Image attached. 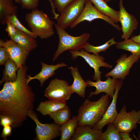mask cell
<instances>
[{"label":"cell","mask_w":140,"mask_h":140,"mask_svg":"<svg viewBox=\"0 0 140 140\" xmlns=\"http://www.w3.org/2000/svg\"><path fill=\"white\" fill-rule=\"evenodd\" d=\"M28 69L23 65L17 71L16 80L4 83L0 91V116L10 117L13 128L21 127L33 108L35 95L27 83Z\"/></svg>","instance_id":"cell-1"},{"label":"cell","mask_w":140,"mask_h":140,"mask_svg":"<svg viewBox=\"0 0 140 140\" xmlns=\"http://www.w3.org/2000/svg\"><path fill=\"white\" fill-rule=\"evenodd\" d=\"M110 103L109 95H103L96 101L86 99L79 108L78 125H88L93 128L102 117Z\"/></svg>","instance_id":"cell-2"},{"label":"cell","mask_w":140,"mask_h":140,"mask_svg":"<svg viewBox=\"0 0 140 140\" xmlns=\"http://www.w3.org/2000/svg\"><path fill=\"white\" fill-rule=\"evenodd\" d=\"M25 19L31 31L37 37L46 39L54 34V22L43 11L32 10L26 14Z\"/></svg>","instance_id":"cell-3"},{"label":"cell","mask_w":140,"mask_h":140,"mask_svg":"<svg viewBox=\"0 0 140 140\" xmlns=\"http://www.w3.org/2000/svg\"><path fill=\"white\" fill-rule=\"evenodd\" d=\"M53 23L58 36L59 42L57 49L53 55V62L65 51H79L83 48L90 37V33L85 32L78 36H72L69 34L65 29L54 22Z\"/></svg>","instance_id":"cell-4"},{"label":"cell","mask_w":140,"mask_h":140,"mask_svg":"<svg viewBox=\"0 0 140 140\" xmlns=\"http://www.w3.org/2000/svg\"><path fill=\"white\" fill-rule=\"evenodd\" d=\"M140 121V110L137 111L134 109L128 112L126 106L124 105L113 123L120 132L130 133L137 128Z\"/></svg>","instance_id":"cell-5"},{"label":"cell","mask_w":140,"mask_h":140,"mask_svg":"<svg viewBox=\"0 0 140 140\" xmlns=\"http://www.w3.org/2000/svg\"><path fill=\"white\" fill-rule=\"evenodd\" d=\"M87 0H75L68 5L57 19V24L65 29L79 16Z\"/></svg>","instance_id":"cell-6"},{"label":"cell","mask_w":140,"mask_h":140,"mask_svg":"<svg viewBox=\"0 0 140 140\" xmlns=\"http://www.w3.org/2000/svg\"><path fill=\"white\" fill-rule=\"evenodd\" d=\"M29 117L35 122L36 140H51L61 135V126L55 122L51 124H43L39 120L37 116L32 110L28 114Z\"/></svg>","instance_id":"cell-7"},{"label":"cell","mask_w":140,"mask_h":140,"mask_svg":"<svg viewBox=\"0 0 140 140\" xmlns=\"http://www.w3.org/2000/svg\"><path fill=\"white\" fill-rule=\"evenodd\" d=\"M72 58L76 59L78 57H82L90 67L94 69V74L93 79L96 81L101 80V75L102 72L100 71V67H103L110 68H113L111 65L104 62L105 58L99 54L95 55L91 54L85 51L83 49L79 51L70 50Z\"/></svg>","instance_id":"cell-8"},{"label":"cell","mask_w":140,"mask_h":140,"mask_svg":"<svg viewBox=\"0 0 140 140\" xmlns=\"http://www.w3.org/2000/svg\"><path fill=\"white\" fill-rule=\"evenodd\" d=\"M49 100L66 101L72 94L70 86L65 81L55 78L50 82L44 92Z\"/></svg>","instance_id":"cell-9"},{"label":"cell","mask_w":140,"mask_h":140,"mask_svg":"<svg viewBox=\"0 0 140 140\" xmlns=\"http://www.w3.org/2000/svg\"><path fill=\"white\" fill-rule=\"evenodd\" d=\"M97 19H100L106 22L117 30H121V28L116 24L108 16L103 14L93 5L90 0H87L84 8L79 17L70 26L71 29L75 28L79 23L84 21L91 22Z\"/></svg>","instance_id":"cell-10"},{"label":"cell","mask_w":140,"mask_h":140,"mask_svg":"<svg viewBox=\"0 0 140 140\" xmlns=\"http://www.w3.org/2000/svg\"><path fill=\"white\" fill-rule=\"evenodd\" d=\"M139 58L132 54L128 56L126 54L122 55L115 62L116 65L111 71L106 73V77L123 80L129 74L130 69L134 64L138 61Z\"/></svg>","instance_id":"cell-11"},{"label":"cell","mask_w":140,"mask_h":140,"mask_svg":"<svg viewBox=\"0 0 140 140\" xmlns=\"http://www.w3.org/2000/svg\"><path fill=\"white\" fill-rule=\"evenodd\" d=\"M123 2V0L119 2L118 19L122 26V34L121 38L126 40L129 39L134 31L137 28L139 23L135 17L126 10Z\"/></svg>","instance_id":"cell-12"},{"label":"cell","mask_w":140,"mask_h":140,"mask_svg":"<svg viewBox=\"0 0 140 140\" xmlns=\"http://www.w3.org/2000/svg\"><path fill=\"white\" fill-rule=\"evenodd\" d=\"M123 84L122 80H117L114 94L112 101L107 108L102 117L92 128L96 130H102L106 125L113 123L118 113L117 110L116 102L120 90Z\"/></svg>","instance_id":"cell-13"},{"label":"cell","mask_w":140,"mask_h":140,"mask_svg":"<svg viewBox=\"0 0 140 140\" xmlns=\"http://www.w3.org/2000/svg\"><path fill=\"white\" fill-rule=\"evenodd\" d=\"M2 47L8 52L10 58L15 62L19 68L25 64L30 53L17 43L10 39L5 42Z\"/></svg>","instance_id":"cell-14"},{"label":"cell","mask_w":140,"mask_h":140,"mask_svg":"<svg viewBox=\"0 0 140 140\" xmlns=\"http://www.w3.org/2000/svg\"><path fill=\"white\" fill-rule=\"evenodd\" d=\"M107 77V79L104 81L101 80L95 82L90 80L86 81L89 86L94 87L96 88L94 92L90 93L89 98L94 95H96L101 93L104 92L109 95L110 99H112L115 92L117 80L111 78L109 76Z\"/></svg>","instance_id":"cell-15"},{"label":"cell","mask_w":140,"mask_h":140,"mask_svg":"<svg viewBox=\"0 0 140 140\" xmlns=\"http://www.w3.org/2000/svg\"><path fill=\"white\" fill-rule=\"evenodd\" d=\"M42 68L40 71L33 76L29 75L27 76L26 82L28 84L31 80L37 79L40 82V86L41 87L46 80L53 76L55 73V71L59 68L66 66L67 65L63 62L55 65H49L42 61H40Z\"/></svg>","instance_id":"cell-16"},{"label":"cell","mask_w":140,"mask_h":140,"mask_svg":"<svg viewBox=\"0 0 140 140\" xmlns=\"http://www.w3.org/2000/svg\"><path fill=\"white\" fill-rule=\"evenodd\" d=\"M102 131L88 125H78L71 140H100Z\"/></svg>","instance_id":"cell-17"},{"label":"cell","mask_w":140,"mask_h":140,"mask_svg":"<svg viewBox=\"0 0 140 140\" xmlns=\"http://www.w3.org/2000/svg\"><path fill=\"white\" fill-rule=\"evenodd\" d=\"M69 68L71 70L74 79L72 84L70 86L72 93H76L80 96L85 98L86 88L87 87L89 86V85L79 73L77 66L75 67L71 66Z\"/></svg>","instance_id":"cell-18"},{"label":"cell","mask_w":140,"mask_h":140,"mask_svg":"<svg viewBox=\"0 0 140 140\" xmlns=\"http://www.w3.org/2000/svg\"><path fill=\"white\" fill-rule=\"evenodd\" d=\"M18 30L16 34L11 37V39L29 53L38 46L35 38L25 32Z\"/></svg>","instance_id":"cell-19"},{"label":"cell","mask_w":140,"mask_h":140,"mask_svg":"<svg viewBox=\"0 0 140 140\" xmlns=\"http://www.w3.org/2000/svg\"><path fill=\"white\" fill-rule=\"evenodd\" d=\"M66 106V101L49 100L40 102L36 110L45 116L49 115Z\"/></svg>","instance_id":"cell-20"},{"label":"cell","mask_w":140,"mask_h":140,"mask_svg":"<svg viewBox=\"0 0 140 140\" xmlns=\"http://www.w3.org/2000/svg\"><path fill=\"white\" fill-rule=\"evenodd\" d=\"M17 7L14 5L13 0H0V23L6 24L9 17L16 14Z\"/></svg>","instance_id":"cell-21"},{"label":"cell","mask_w":140,"mask_h":140,"mask_svg":"<svg viewBox=\"0 0 140 140\" xmlns=\"http://www.w3.org/2000/svg\"><path fill=\"white\" fill-rule=\"evenodd\" d=\"M5 68L0 84L8 82L15 81L17 78V71L19 68L16 64L10 59H9L4 65Z\"/></svg>","instance_id":"cell-22"},{"label":"cell","mask_w":140,"mask_h":140,"mask_svg":"<svg viewBox=\"0 0 140 140\" xmlns=\"http://www.w3.org/2000/svg\"><path fill=\"white\" fill-rule=\"evenodd\" d=\"M95 8L100 12L108 16L115 23L118 21L119 11L109 6L103 0H90Z\"/></svg>","instance_id":"cell-23"},{"label":"cell","mask_w":140,"mask_h":140,"mask_svg":"<svg viewBox=\"0 0 140 140\" xmlns=\"http://www.w3.org/2000/svg\"><path fill=\"white\" fill-rule=\"evenodd\" d=\"M78 125L77 116H73L66 123L61 126L60 140H70Z\"/></svg>","instance_id":"cell-24"},{"label":"cell","mask_w":140,"mask_h":140,"mask_svg":"<svg viewBox=\"0 0 140 140\" xmlns=\"http://www.w3.org/2000/svg\"><path fill=\"white\" fill-rule=\"evenodd\" d=\"M49 115L54 120V122L61 126L70 119L71 110L66 106Z\"/></svg>","instance_id":"cell-25"},{"label":"cell","mask_w":140,"mask_h":140,"mask_svg":"<svg viewBox=\"0 0 140 140\" xmlns=\"http://www.w3.org/2000/svg\"><path fill=\"white\" fill-rule=\"evenodd\" d=\"M116 47L118 49L130 51L132 54L140 58V43L136 42L130 39L118 43Z\"/></svg>","instance_id":"cell-26"},{"label":"cell","mask_w":140,"mask_h":140,"mask_svg":"<svg viewBox=\"0 0 140 140\" xmlns=\"http://www.w3.org/2000/svg\"><path fill=\"white\" fill-rule=\"evenodd\" d=\"M114 38H113L107 41L105 44L99 46H94L87 42L83 49L86 52L89 53H93L94 54L97 55L101 52H105L111 46L117 44Z\"/></svg>","instance_id":"cell-27"},{"label":"cell","mask_w":140,"mask_h":140,"mask_svg":"<svg viewBox=\"0 0 140 140\" xmlns=\"http://www.w3.org/2000/svg\"><path fill=\"white\" fill-rule=\"evenodd\" d=\"M106 130L102 132L100 140H121L120 132L113 123H108Z\"/></svg>","instance_id":"cell-28"},{"label":"cell","mask_w":140,"mask_h":140,"mask_svg":"<svg viewBox=\"0 0 140 140\" xmlns=\"http://www.w3.org/2000/svg\"><path fill=\"white\" fill-rule=\"evenodd\" d=\"M8 22L11 23L17 29L32 36L35 38L37 37L32 31L28 30L23 25L19 20L16 14L12 15L9 17Z\"/></svg>","instance_id":"cell-29"},{"label":"cell","mask_w":140,"mask_h":140,"mask_svg":"<svg viewBox=\"0 0 140 140\" xmlns=\"http://www.w3.org/2000/svg\"><path fill=\"white\" fill-rule=\"evenodd\" d=\"M20 4L22 9L32 10L37 8L38 6L39 0H19Z\"/></svg>","instance_id":"cell-30"},{"label":"cell","mask_w":140,"mask_h":140,"mask_svg":"<svg viewBox=\"0 0 140 140\" xmlns=\"http://www.w3.org/2000/svg\"><path fill=\"white\" fill-rule=\"evenodd\" d=\"M75 0H53V3L55 9L60 14L69 4Z\"/></svg>","instance_id":"cell-31"},{"label":"cell","mask_w":140,"mask_h":140,"mask_svg":"<svg viewBox=\"0 0 140 140\" xmlns=\"http://www.w3.org/2000/svg\"><path fill=\"white\" fill-rule=\"evenodd\" d=\"M10 59L8 53L3 47H0V65H4Z\"/></svg>","instance_id":"cell-32"},{"label":"cell","mask_w":140,"mask_h":140,"mask_svg":"<svg viewBox=\"0 0 140 140\" xmlns=\"http://www.w3.org/2000/svg\"><path fill=\"white\" fill-rule=\"evenodd\" d=\"M6 24L5 30L8 32V36L11 38L16 34L18 30L9 22H7Z\"/></svg>","instance_id":"cell-33"},{"label":"cell","mask_w":140,"mask_h":140,"mask_svg":"<svg viewBox=\"0 0 140 140\" xmlns=\"http://www.w3.org/2000/svg\"><path fill=\"white\" fill-rule=\"evenodd\" d=\"M0 124L3 127L11 126L13 124V121L11 118L6 116H0Z\"/></svg>","instance_id":"cell-34"},{"label":"cell","mask_w":140,"mask_h":140,"mask_svg":"<svg viewBox=\"0 0 140 140\" xmlns=\"http://www.w3.org/2000/svg\"><path fill=\"white\" fill-rule=\"evenodd\" d=\"M12 127L11 125H8L3 127L1 137L4 140H6L7 138L11 134Z\"/></svg>","instance_id":"cell-35"},{"label":"cell","mask_w":140,"mask_h":140,"mask_svg":"<svg viewBox=\"0 0 140 140\" xmlns=\"http://www.w3.org/2000/svg\"><path fill=\"white\" fill-rule=\"evenodd\" d=\"M120 135L122 140H133V137H131L129 133L120 132Z\"/></svg>","instance_id":"cell-36"},{"label":"cell","mask_w":140,"mask_h":140,"mask_svg":"<svg viewBox=\"0 0 140 140\" xmlns=\"http://www.w3.org/2000/svg\"><path fill=\"white\" fill-rule=\"evenodd\" d=\"M49 1L50 2L51 6L52 8V10L51 12L52 13L54 17L55 18L57 17L59 15V14L57 13L55 11V8L54 6L53 1L52 0H47Z\"/></svg>","instance_id":"cell-37"},{"label":"cell","mask_w":140,"mask_h":140,"mask_svg":"<svg viewBox=\"0 0 140 140\" xmlns=\"http://www.w3.org/2000/svg\"><path fill=\"white\" fill-rule=\"evenodd\" d=\"M130 39L136 42L140 43V34L137 36H133Z\"/></svg>","instance_id":"cell-38"},{"label":"cell","mask_w":140,"mask_h":140,"mask_svg":"<svg viewBox=\"0 0 140 140\" xmlns=\"http://www.w3.org/2000/svg\"><path fill=\"white\" fill-rule=\"evenodd\" d=\"M5 42L2 39H0V47H2L3 46Z\"/></svg>","instance_id":"cell-39"},{"label":"cell","mask_w":140,"mask_h":140,"mask_svg":"<svg viewBox=\"0 0 140 140\" xmlns=\"http://www.w3.org/2000/svg\"><path fill=\"white\" fill-rule=\"evenodd\" d=\"M138 123L140 124V121L138 122ZM138 138L140 140V131L139 132V134L138 136Z\"/></svg>","instance_id":"cell-40"},{"label":"cell","mask_w":140,"mask_h":140,"mask_svg":"<svg viewBox=\"0 0 140 140\" xmlns=\"http://www.w3.org/2000/svg\"><path fill=\"white\" fill-rule=\"evenodd\" d=\"M16 2V3L19 4H20V2H19V0H14Z\"/></svg>","instance_id":"cell-41"},{"label":"cell","mask_w":140,"mask_h":140,"mask_svg":"<svg viewBox=\"0 0 140 140\" xmlns=\"http://www.w3.org/2000/svg\"><path fill=\"white\" fill-rule=\"evenodd\" d=\"M111 0H105V1L106 3H107L109 1H111Z\"/></svg>","instance_id":"cell-42"}]
</instances>
